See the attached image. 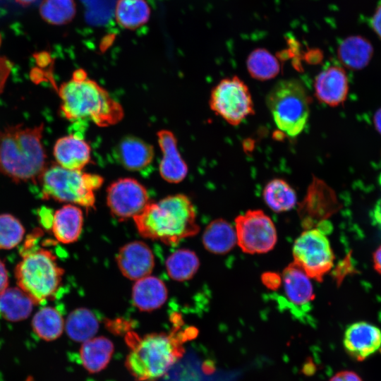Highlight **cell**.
Masks as SVG:
<instances>
[{"label": "cell", "mask_w": 381, "mask_h": 381, "mask_svg": "<svg viewBox=\"0 0 381 381\" xmlns=\"http://www.w3.org/2000/svg\"><path fill=\"white\" fill-rule=\"evenodd\" d=\"M199 266L200 261L196 254L186 248L176 250L166 260L169 276L178 282L191 279L197 272Z\"/></svg>", "instance_id": "83f0119b"}, {"label": "cell", "mask_w": 381, "mask_h": 381, "mask_svg": "<svg viewBox=\"0 0 381 381\" xmlns=\"http://www.w3.org/2000/svg\"><path fill=\"white\" fill-rule=\"evenodd\" d=\"M64 327L70 339L84 342L94 337L97 332L99 321L91 310L79 308L68 315Z\"/></svg>", "instance_id": "484cf974"}, {"label": "cell", "mask_w": 381, "mask_h": 381, "mask_svg": "<svg viewBox=\"0 0 381 381\" xmlns=\"http://www.w3.org/2000/svg\"><path fill=\"white\" fill-rule=\"evenodd\" d=\"M145 187L133 178H122L111 183L107 190V203L116 217L125 219L140 214L149 203Z\"/></svg>", "instance_id": "8fae6325"}, {"label": "cell", "mask_w": 381, "mask_h": 381, "mask_svg": "<svg viewBox=\"0 0 381 381\" xmlns=\"http://www.w3.org/2000/svg\"><path fill=\"white\" fill-rule=\"evenodd\" d=\"M210 109L229 124L238 126L254 114V105L246 84L234 75L220 80L212 89Z\"/></svg>", "instance_id": "9c48e42d"}, {"label": "cell", "mask_w": 381, "mask_h": 381, "mask_svg": "<svg viewBox=\"0 0 381 381\" xmlns=\"http://www.w3.org/2000/svg\"><path fill=\"white\" fill-rule=\"evenodd\" d=\"M329 381H363L361 377L351 370H341L335 373Z\"/></svg>", "instance_id": "836d02e7"}, {"label": "cell", "mask_w": 381, "mask_h": 381, "mask_svg": "<svg viewBox=\"0 0 381 381\" xmlns=\"http://www.w3.org/2000/svg\"><path fill=\"white\" fill-rule=\"evenodd\" d=\"M157 139L162 152L160 176L169 183L182 181L188 174V166L179 153L175 135L170 131L161 130L157 132Z\"/></svg>", "instance_id": "9a60e30c"}, {"label": "cell", "mask_w": 381, "mask_h": 381, "mask_svg": "<svg viewBox=\"0 0 381 381\" xmlns=\"http://www.w3.org/2000/svg\"><path fill=\"white\" fill-rule=\"evenodd\" d=\"M139 234L169 246L197 234L200 226L190 200L183 194L165 197L146 205L133 218Z\"/></svg>", "instance_id": "7a4b0ae2"}, {"label": "cell", "mask_w": 381, "mask_h": 381, "mask_svg": "<svg viewBox=\"0 0 381 381\" xmlns=\"http://www.w3.org/2000/svg\"><path fill=\"white\" fill-rule=\"evenodd\" d=\"M61 314L53 307H44L35 313L32 320L35 333L45 341L59 338L64 328Z\"/></svg>", "instance_id": "f1b7e54d"}, {"label": "cell", "mask_w": 381, "mask_h": 381, "mask_svg": "<svg viewBox=\"0 0 381 381\" xmlns=\"http://www.w3.org/2000/svg\"><path fill=\"white\" fill-rule=\"evenodd\" d=\"M237 244L248 254L265 253L274 248L277 234L272 219L260 210H248L235 219Z\"/></svg>", "instance_id": "30bf717a"}, {"label": "cell", "mask_w": 381, "mask_h": 381, "mask_svg": "<svg viewBox=\"0 0 381 381\" xmlns=\"http://www.w3.org/2000/svg\"><path fill=\"white\" fill-rule=\"evenodd\" d=\"M34 303L20 287H8L0 294V315L10 322L23 320L31 314Z\"/></svg>", "instance_id": "cb8c5ba5"}, {"label": "cell", "mask_w": 381, "mask_h": 381, "mask_svg": "<svg viewBox=\"0 0 381 381\" xmlns=\"http://www.w3.org/2000/svg\"><path fill=\"white\" fill-rule=\"evenodd\" d=\"M37 181L43 199L78 205L86 209L95 208L94 191L103 183L99 175L68 169L57 163L47 166Z\"/></svg>", "instance_id": "8992f818"}, {"label": "cell", "mask_w": 381, "mask_h": 381, "mask_svg": "<svg viewBox=\"0 0 381 381\" xmlns=\"http://www.w3.org/2000/svg\"><path fill=\"white\" fill-rule=\"evenodd\" d=\"M194 328L167 333H151L139 337L128 334L130 351L125 365L137 381H157L162 377L184 351L183 343L196 334Z\"/></svg>", "instance_id": "6da1fadb"}, {"label": "cell", "mask_w": 381, "mask_h": 381, "mask_svg": "<svg viewBox=\"0 0 381 381\" xmlns=\"http://www.w3.org/2000/svg\"><path fill=\"white\" fill-rule=\"evenodd\" d=\"M373 123L377 131L381 135V107L374 114Z\"/></svg>", "instance_id": "ab89813d"}, {"label": "cell", "mask_w": 381, "mask_h": 381, "mask_svg": "<svg viewBox=\"0 0 381 381\" xmlns=\"http://www.w3.org/2000/svg\"><path fill=\"white\" fill-rule=\"evenodd\" d=\"M62 115L72 122L91 121L101 126L119 122L124 111L119 102L96 81L71 78L58 90Z\"/></svg>", "instance_id": "277c9868"}, {"label": "cell", "mask_w": 381, "mask_h": 381, "mask_svg": "<svg viewBox=\"0 0 381 381\" xmlns=\"http://www.w3.org/2000/svg\"><path fill=\"white\" fill-rule=\"evenodd\" d=\"M25 229L18 219L12 214H0V249L9 250L23 240Z\"/></svg>", "instance_id": "1f68e13d"}, {"label": "cell", "mask_w": 381, "mask_h": 381, "mask_svg": "<svg viewBox=\"0 0 381 381\" xmlns=\"http://www.w3.org/2000/svg\"><path fill=\"white\" fill-rule=\"evenodd\" d=\"M373 259L374 269L381 274V245L373 253Z\"/></svg>", "instance_id": "f35d334b"}, {"label": "cell", "mask_w": 381, "mask_h": 381, "mask_svg": "<svg viewBox=\"0 0 381 381\" xmlns=\"http://www.w3.org/2000/svg\"><path fill=\"white\" fill-rule=\"evenodd\" d=\"M262 197L266 205L274 212L291 210L296 204L297 196L294 188L282 179H274L265 186Z\"/></svg>", "instance_id": "4316f807"}, {"label": "cell", "mask_w": 381, "mask_h": 381, "mask_svg": "<svg viewBox=\"0 0 381 381\" xmlns=\"http://www.w3.org/2000/svg\"><path fill=\"white\" fill-rule=\"evenodd\" d=\"M282 279L286 296L293 305L303 306L313 300L310 278L294 262L284 270Z\"/></svg>", "instance_id": "ffe728a7"}, {"label": "cell", "mask_w": 381, "mask_h": 381, "mask_svg": "<svg viewBox=\"0 0 381 381\" xmlns=\"http://www.w3.org/2000/svg\"><path fill=\"white\" fill-rule=\"evenodd\" d=\"M151 14L146 0H118L114 9L117 24L127 30H135L146 24Z\"/></svg>", "instance_id": "d4e9b609"}, {"label": "cell", "mask_w": 381, "mask_h": 381, "mask_svg": "<svg viewBox=\"0 0 381 381\" xmlns=\"http://www.w3.org/2000/svg\"><path fill=\"white\" fill-rule=\"evenodd\" d=\"M264 278L265 285L270 288L277 287V286L280 284L281 279L279 277L276 276V274H272L270 273L269 275H267L265 274Z\"/></svg>", "instance_id": "74e56055"}, {"label": "cell", "mask_w": 381, "mask_h": 381, "mask_svg": "<svg viewBox=\"0 0 381 381\" xmlns=\"http://www.w3.org/2000/svg\"><path fill=\"white\" fill-rule=\"evenodd\" d=\"M246 66L250 76L261 81L275 78L280 71L277 58L269 51L261 48L253 50L249 54Z\"/></svg>", "instance_id": "f546056e"}, {"label": "cell", "mask_w": 381, "mask_h": 381, "mask_svg": "<svg viewBox=\"0 0 381 381\" xmlns=\"http://www.w3.org/2000/svg\"><path fill=\"white\" fill-rule=\"evenodd\" d=\"M34 58L37 65L40 67H45L51 63V56L47 52H41L34 54Z\"/></svg>", "instance_id": "8d00e7d4"}, {"label": "cell", "mask_w": 381, "mask_h": 381, "mask_svg": "<svg viewBox=\"0 0 381 381\" xmlns=\"http://www.w3.org/2000/svg\"><path fill=\"white\" fill-rule=\"evenodd\" d=\"M293 257V262L310 279L320 282L334 265L330 243L318 228H309L301 234L294 243Z\"/></svg>", "instance_id": "ba28073f"}, {"label": "cell", "mask_w": 381, "mask_h": 381, "mask_svg": "<svg viewBox=\"0 0 381 381\" xmlns=\"http://www.w3.org/2000/svg\"><path fill=\"white\" fill-rule=\"evenodd\" d=\"M119 162L129 171H141L151 164L154 158L153 147L135 136H126L115 148Z\"/></svg>", "instance_id": "e0dca14e"}, {"label": "cell", "mask_w": 381, "mask_h": 381, "mask_svg": "<svg viewBox=\"0 0 381 381\" xmlns=\"http://www.w3.org/2000/svg\"><path fill=\"white\" fill-rule=\"evenodd\" d=\"M44 124L8 126L0 131V172L16 183H37L47 167L42 144Z\"/></svg>", "instance_id": "3957f363"}, {"label": "cell", "mask_w": 381, "mask_h": 381, "mask_svg": "<svg viewBox=\"0 0 381 381\" xmlns=\"http://www.w3.org/2000/svg\"><path fill=\"white\" fill-rule=\"evenodd\" d=\"M314 92L316 98L329 107H337L346 100L349 92V81L344 68L329 66L315 78Z\"/></svg>", "instance_id": "5bb4252c"}, {"label": "cell", "mask_w": 381, "mask_h": 381, "mask_svg": "<svg viewBox=\"0 0 381 381\" xmlns=\"http://www.w3.org/2000/svg\"><path fill=\"white\" fill-rule=\"evenodd\" d=\"M116 260L122 274L135 281L150 275L155 266L152 251L146 243L140 241L122 246Z\"/></svg>", "instance_id": "4fadbf2b"}, {"label": "cell", "mask_w": 381, "mask_h": 381, "mask_svg": "<svg viewBox=\"0 0 381 381\" xmlns=\"http://www.w3.org/2000/svg\"><path fill=\"white\" fill-rule=\"evenodd\" d=\"M168 291L164 283L154 276H147L135 281L132 288V301L141 311H152L167 301Z\"/></svg>", "instance_id": "ac0fdd59"}, {"label": "cell", "mask_w": 381, "mask_h": 381, "mask_svg": "<svg viewBox=\"0 0 381 381\" xmlns=\"http://www.w3.org/2000/svg\"><path fill=\"white\" fill-rule=\"evenodd\" d=\"M8 285V275L5 265L0 259V294L3 292Z\"/></svg>", "instance_id": "d590c367"}, {"label": "cell", "mask_w": 381, "mask_h": 381, "mask_svg": "<svg viewBox=\"0 0 381 381\" xmlns=\"http://www.w3.org/2000/svg\"><path fill=\"white\" fill-rule=\"evenodd\" d=\"M1 34H0V46H1Z\"/></svg>", "instance_id": "b9f144b4"}, {"label": "cell", "mask_w": 381, "mask_h": 381, "mask_svg": "<svg viewBox=\"0 0 381 381\" xmlns=\"http://www.w3.org/2000/svg\"><path fill=\"white\" fill-rule=\"evenodd\" d=\"M74 0H43L40 6V14L47 23L61 25L70 23L75 16Z\"/></svg>", "instance_id": "4dcf8cb0"}, {"label": "cell", "mask_w": 381, "mask_h": 381, "mask_svg": "<svg viewBox=\"0 0 381 381\" xmlns=\"http://www.w3.org/2000/svg\"><path fill=\"white\" fill-rule=\"evenodd\" d=\"M202 243L212 253H227L237 243L235 229L224 219L213 220L204 231Z\"/></svg>", "instance_id": "603a6c76"}, {"label": "cell", "mask_w": 381, "mask_h": 381, "mask_svg": "<svg viewBox=\"0 0 381 381\" xmlns=\"http://www.w3.org/2000/svg\"><path fill=\"white\" fill-rule=\"evenodd\" d=\"M372 29L381 40V4L376 8L370 20Z\"/></svg>", "instance_id": "e575fe53"}, {"label": "cell", "mask_w": 381, "mask_h": 381, "mask_svg": "<svg viewBox=\"0 0 381 381\" xmlns=\"http://www.w3.org/2000/svg\"><path fill=\"white\" fill-rule=\"evenodd\" d=\"M54 156L61 167L82 170L91 160V148L79 135L74 134L59 138L54 146Z\"/></svg>", "instance_id": "2e32d148"}, {"label": "cell", "mask_w": 381, "mask_h": 381, "mask_svg": "<svg viewBox=\"0 0 381 381\" xmlns=\"http://www.w3.org/2000/svg\"><path fill=\"white\" fill-rule=\"evenodd\" d=\"M114 353L113 342L104 337H92L84 342L80 349V358L90 373H99L109 363Z\"/></svg>", "instance_id": "7402d4cb"}, {"label": "cell", "mask_w": 381, "mask_h": 381, "mask_svg": "<svg viewBox=\"0 0 381 381\" xmlns=\"http://www.w3.org/2000/svg\"><path fill=\"white\" fill-rule=\"evenodd\" d=\"M310 101L305 87L296 79L279 80L266 97L275 124L291 137L303 131L309 116Z\"/></svg>", "instance_id": "52a82bcc"}, {"label": "cell", "mask_w": 381, "mask_h": 381, "mask_svg": "<svg viewBox=\"0 0 381 381\" xmlns=\"http://www.w3.org/2000/svg\"><path fill=\"white\" fill-rule=\"evenodd\" d=\"M83 225V214L80 208L73 204H66L54 212L51 226L56 240L68 244L78 239Z\"/></svg>", "instance_id": "d6986e66"}, {"label": "cell", "mask_w": 381, "mask_h": 381, "mask_svg": "<svg viewBox=\"0 0 381 381\" xmlns=\"http://www.w3.org/2000/svg\"><path fill=\"white\" fill-rule=\"evenodd\" d=\"M12 68L11 62L6 57H0V94L2 92Z\"/></svg>", "instance_id": "d6a6232c"}, {"label": "cell", "mask_w": 381, "mask_h": 381, "mask_svg": "<svg viewBox=\"0 0 381 381\" xmlns=\"http://www.w3.org/2000/svg\"><path fill=\"white\" fill-rule=\"evenodd\" d=\"M343 344L351 358L363 361L381 346V330L367 322H354L346 329Z\"/></svg>", "instance_id": "7c38bea8"}, {"label": "cell", "mask_w": 381, "mask_h": 381, "mask_svg": "<svg viewBox=\"0 0 381 381\" xmlns=\"http://www.w3.org/2000/svg\"><path fill=\"white\" fill-rule=\"evenodd\" d=\"M21 255L15 269L18 286L35 303H42L56 293L64 271L51 250L36 248L28 239Z\"/></svg>", "instance_id": "5b68a950"}, {"label": "cell", "mask_w": 381, "mask_h": 381, "mask_svg": "<svg viewBox=\"0 0 381 381\" xmlns=\"http://www.w3.org/2000/svg\"><path fill=\"white\" fill-rule=\"evenodd\" d=\"M373 52V47L368 39L361 35H351L340 43L337 56L344 66L358 71L368 65Z\"/></svg>", "instance_id": "44dd1931"}, {"label": "cell", "mask_w": 381, "mask_h": 381, "mask_svg": "<svg viewBox=\"0 0 381 381\" xmlns=\"http://www.w3.org/2000/svg\"><path fill=\"white\" fill-rule=\"evenodd\" d=\"M18 4L22 6H28L36 0H15Z\"/></svg>", "instance_id": "60d3db41"}]
</instances>
